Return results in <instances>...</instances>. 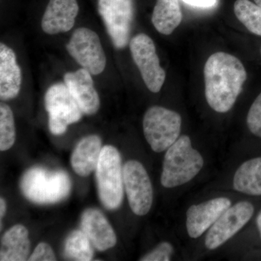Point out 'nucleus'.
Listing matches in <instances>:
<instances>
[{"instance_id":"obj_1","label":"nucleus","mask_w":261,"mask_h":261,"mask_svg":"<svg viewBox=\"0 0 261 261\" xmlns=\"http://www.w3.org/2000/svg\"><path fill=\"white\" fill-rule=\"evenodd\" d=\"M247 77L245 67L236 57L224 51L211 55L204 68L205 98L209 106L216 112L229 111Z\"/></svg>"},{"instance_id":"obj_2","label":"nucleus","mask_w":261,"mask_h":261,"mask_svg":"<svg viewBox=\"0 0 261 261\" xmlns=\"http://www.w3.org/2000/svg\"><path fill=\"white\" fill-rule=\"evenodd\" d=\"M203 165V158L192 147L190 137L181 136L165 154L161 184L166 188L185 185L200 172Z\"/></svg>"},{"instance_id":"obj_3","label":"nucleus","mask_w":261,"mask_h":261,"mask_svg":"<svg viewBox=\"0 0 261 261\" xmlns=\"http://www.w3.org/2000/svg\"><path fill=\"white\" fill-rule=\"evenodd\" d=\"M20 187L29 200L37 204H51L68 197L71 181L65 171L33 167L22 176Z\"/></svg>"},{"instance_id":"obj_4","label":"nucleus","mask_w":261,"mask_h":261,"mask_svg":"<svg viewBox=\"0 0 261 261\" xmlns=\"http://www.w3.org/2000/svg\"><path fill=\"white\" fill-rule=\"evenodd\" d=\"M98 194L102 205L108 210H116L123 199V173L121 156L116 147H102L95 170Z\"/></svg>"},{"instance_id":"obj_5","label":"nucleus","mask_w":261,"mask_h":261,"mask_svg":"<svg viewBox=\"0 0 261 261\" xmlns=\"http://www.w3.org/2000/svg\"><path fill=\"white\" fill-rule=\"evenodd\" d=\"M181 117L178 113L161 106H152L143 118L146 140L155 152H162L179 138Z\"/></svg>"},{"instance_id":"obj_6","label":"nucleus","mask_w":261,"mask_h":261,"mask_svg":"<svg viewBox=\"0 0 261 261\" xmlns=\"http://www.w3.org/2000/svg\"><path fill=\"white\" fill-rule=\"evenodd\" d=\"M44 106L49 116V128L53 135L64 134L68 126L80 121L83 111L65 84L51 85L45 94Z\"/></svg>"},{"instance_id":"obj_7","label":"nucleus","mask_w":261,"mask_h":261,"mask_svg":"<svg viewBox=\"0 0 261 261\" xmlns=\"http://www.w3.org/2000/svg\"><path fill=\"white\" fill-rule=\"evenodd\" d=\"M98 11L114 47H126L135 14L133 0H98Z\"/></svg>"},{"instance_id":"obj_8","label":"nucleus","mask_w":261,"mask_h":261,"mask_svg":"<svg viewBox=\"0 0 261 261\" xmlns=\"http://www.w3.org/2000/svg\"><path fill=\"white\" fill-rule=\"evenodd\" d=\"M132 58L140 70L142 80L150 92L158 93L166 80V71L161 66L153 40L141 33L129 42Z\"/></svg>"},{"instance_id":"obj_9","label":"nucleus","mask_w":261,"mask_h":261,"mask_svg":"<svg viewBox=\"0 0 261 261\" xmlns=\"http://www.w3.org/2000/svg\"><path fill=\"white\" fill-rule=\"evenodd\" d=\"M70 56L92 75L104 71L107 60L97 33L87 28L77 29L66 45Z\"/></svg>"},{"instance_id":"obj_10","label":"nucleus","mask_w":261,"mask_h":261,"mask_svg":"<svg viewBox=\"0 0 261 261\" xmlns=\"http://www.w3.org/2000/svg\"><path fill=\"white\" fill-rule=\"evenodd\" d=\"M123 181L130 209L137 216L148 214L153 201V190L148 173L139 161H128L123 168Z\"/></svg>"},{"instance_id":"obj_11","label":"nucleus","mask_w":261,"mask_h":261,"mask_svg":"<svg viewBox=\"0 0 261 261\" xmlns=\"http://www.w3.org/2000/svg\"><path fill=\"white\" fill-rule=\"evenodd\" d=\"M253 214L254 206L247 201L230 206L207 231L205 247L213 250L224 245L249 222Z\"/></svg>"},{"instance_id":"obj_12","label":"nucleus","mask_w":261,"mask_h":261,"mask_svg":"<svg viewBox=\"0 0 261 261\" xmlns=\"http://www.w3.org/2000/svg\"><path fill=\"white\" fill-rule=\"evenodd\" d=\"M231 205L229 199L217 197L189 207L186 222L189 236L193 239L200 238Z\"/></svg>"},{"instance_id":"obj_13","label":"nucleus","mask_w":261,"mask_h":261,"mask_svg":"<svg viewBox=\"0 0 261 261\" xmlns=\"http://www.w3.org/2000/svg\"><path fill=\"white\" fill-rule=\"evenodd\" d=\"M91 75L82 68L75 72H68L64 75L67 88L86 115L95 114L100 107V99Z\"/></svg>"},{"instance_id":"obj_14","label":"nucleus","mask_w":261,"mask_h":261,"mask_svg":"<svg viewBox=\"0 0 261 261\" xmlns=\"http://www.w3.org/2000/svg\"><path fill=\"white\" fill-rule=\"evenodd\" d=\"M79 10L77 0H49L42 19L43 32L50 35L68 32L74 25Z\"/></svg>"},{"instance_id":"obj_15","label":"nucleus","mask_w":261,"mask_h":261,"mask_svg":"<svg viewBox=\"0 0 261 261\" xmlns=\"http://www.w3.org/2000/svg\"><path fill=\"white\" fill-rule=\"evenodd\" d=\"M81 228L98 251H106L116 245V233L106 216L97 209L84 211L81 219Z\"/></svg>"},{"instance_id":"obj_16","label":"nucleus","mask_w":261,"mask_h":261,"mask_svg":"<svg viewBox=\"0 0 261 261\" xmlns=\"http://www.w3.org/2000/svg\"><path fill=\"white\" fill-rule=\"evenodd\" d=\"M21 69L11 48L0 44V98L9 100L18 95L21 88Z\"/></svg>"},{"instance_id":"obj_17","label":"nucleus","mask_w":261,"mask_h":261,"mask_svg":"<svg viewBox=\"0 0 261 261\" xmlns=\"http://www.w3.org/2000/svg\"><path fill=\"white\" fill-rule=\"evenodd\" d=\"M102 149V141L99 136L84 137L75 146L70 158L75 172L86 177L95 171Z\"/></svg>"},{"instance_id":"obj_18","label":"nucleus","mask_w":261,"mask_h":261,"mask_svg":"<svg viewBox=\"0 0 261 261\" xmlns=\"http://www.w3.org/2000/svg\"><path fill=\"white\" fill-rule=\"evenodd\" d=\"M29 252L30 240L29 239V231L23 225H15L2 237L0 260H29Z\"/></svg>"},{"instance_id":"obj_19","label":"nucleus","mask_w":261,"mask_h":261,"mask_svg":"<svg viewBox=\"0 0 261 261\" xmlns=\"http://www.w3.org/2000/svg\"><path fill=\"white\" fill-rule=\"evenodd\" d=\"M179 0H157L152 12L154 28L163 35L172 34L182 20Z\"/></svg>"},{"instance_id":"obj_20","label":"nucleus","mask_w":261,"mask_h":261,"mask_svg":"<svg viewBox=\"0 0 261 261\" xmlns=\"http://www.w3.org/2000/svg\"><path fill=\"white\" fill-rule=\"evenodd\" d=\"M233 189L246 195H261V157L243 163L235 173Z\"/></svg>"},{"instance_id":"obj_21","label":"nucleus","mask_w":261,"mask_h":261,"mask_svg":"<svg viewBox=\"0 0 261 261\" xmlns=\"http://www.w3.org/2000/svg\"><path fill=\"white\" fill-rule=\"evenodd\" d=\"M92 243L82 230H75L68 235L65 242V257L73 260H92L94 250Z\"/></svg>"},{"instance_id":"obj_22","label":"nucleus","mask_w":261,"mask_h":261,"mask_svg":"<svg viewBox=\"0 0 261 261\" xmlns=\"http://www.w3.org/2000/svg\"><path fill=\"white\" fill-rule=\"evenodd\" d=\"M237 18L249 32L261 37V6L250 0H237L233 5Z\"/></svg>"},{"instance_id":"obj_23","label":"nucleus","mask_w":261,"mask_h":261,"mask_svg":"<svg viewBox=\"0 0 261 261\" xmlns=\"http://www.w3.org/2000/svg\"><path fill=\"white\" fill-rule=\"evenodd\" d=\"M14 116L11 108L2 102L0 104V150H8L15 141Z\"/></svg>"},{"instance_id":"obj_24","label":"nucleus","mask_w":261,"mask_h":261,"mask_svg":"<svg viewBox=\"0 0 261 261\" xmlns=\"http://www.w3.org/2000/svg\"><path fill=\"white\" fill-rule=\"evenodd\" d=\"M247 124L252 135L261 138V93L257 96L249 110Z\"/></svg>"},{"instance_id":"obj_25","label":"nucleus","mask_w":261,"mask_h":261,"mask_svg":"<svg viewBox=\"0 0 261 261\" xmlns=\"http://www.w3.org/2000/svg\"><path fill=\"white\" fill-rule=\"evenodd\" d=\"M173 252V247L171 243L163 242L158 245L154 250L144 255L141 261H168L171 260Z\"/></svg>"},{"instance_id":"obj_26","label":"nucleus","mask_w":261,"mask_h":261,"mask_svg":"<svg viewBox=\"0 0 261 261\" xmlns=\"http://www.w3.org/2000/svg\"><path fill=\"white\" fill-rule=\"evenodd\" d=\"M28 260L54 261L56 260V257L53 249L48 244L41 243L36 247Z\"/></svg>"},{"instance_id":"obj_27","label":"nucleus","mask_w":261,"mask_h":261,"mask_svg":"<svg viewBox=\"0 0 261 261\" xmlns=\"http://www.w3.org/2000/svg\"><path fill=\"white\" fill-rule=\"evenodd\" d=\"M187 4L197 8H211L216 3V0H182Z\"/></svg>"},{"instance_id":"obj_28","label":"nucleus","mask_w":261,"mask_h":261,"mask_svg":"<svg viewBox=\"0 0 261 261\" xmlns=\"http://www.w3.org/2000/svg\"><path fill=\"white\" fill-rule=\"evenodd\" d=\"M6 202H5L4 199L2 197V198L0 199V218H1V221L5 216V213H6Z\"/></svg>"},{"instance_id":"obj_29","label":"nucleus","mask_w":261,"mask_h":261,"mask_svg":"<svg viewBox=\"0 0 261 261\" xmlns=\"http://www.w3.org/2000/svg\"><path fill=\"white\" fill-rule=\"evenodd\" d=\"M256 224L257 229H258L259 233H260V237L261 238V211H260V213H259L258 216H257Z\"/></svg>"},{"instance_id":"obj_30","label":"nucleus","mask_w":261,"mask_h":261,"mask_svg":"<svg viewBox=\"0 0 261 261\" xmlns=\"http://www.w3.org/2000/svg\"><path fill=\"white\" fill-rule=\"evenodd\" d=\"M254 1H255V3H256L257 5L261 6V0H254Z\"/></svg>"},{"instance_id":"obj_31","label":"nucleus","mask_w":261,"mask_h":261,"mask_svg":"<svg viewBox=\"0 0 261 261\" xmlns=\"http://www.w3.org/2000/svg\"><path fill=\"white\" fill-rule=\"evenodd\" d=\"M260 55H261V46H260Z\"/></svg>"}]
</instances>
